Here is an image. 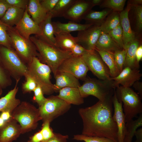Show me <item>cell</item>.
Here are the masks:
<instances>
[{"mask_svg": "<svg viewBox=\"0 0 142 142\" xmlns=\"http://www.w3.org/2000/svg\"><path fill=\"white\" fill-rule=\"evenodd\" d=\"M113 96L103 101L99 100L91 106L79 109L83 124L82 134L106 138L118 142L117 128L113 118Z\"/></svg>", "mask_w": 142, "mask_h": 142, "instance_id": "6da1fadb", "label": "cell"}, {"mask_svg": "<svg viewBox=\"0 0 142 142\" xmlns=\"http://www.w3.org/2000/svg\"><path fill=\"white\" fill-rule=\"evenodd\" d=\"M30 39L36 46L40 55L38 58L48 65L54 75L58 68L65 60L72 56L70 51L62 50L40 39L36 36Z\"/></svg>", "mask_w": 142, "mask_h": 142, "instance_id": "7a4b0ae2", "label": "cell"}, {"mask_svg": "<svg viewBox=\"0 0 142 142\" xmlns=\"http://www.w3.org/2000/svg\"><path fill=\"white\" fill-rule=\"evenodd\" d=\"M0 66L16 82H19L27 73V65L15 50L2 45H0Z\"/></svg>", "mask_w": 142, "mask_h": 142, "instance_id": "3957f363", "label": "cell"}, {"mask_svg": "<svg viewBox=\"0 0 142 142\" xmlns=\"http://www.w3.org/2000/svg\"><path fill=\"white\" fill-rule=\"evenodd\" d=\"M12 117L20 125L23 134L34 130L42 120L38 108L30 103L23 101L13 110Z\"/></svg>", "mask_w": 142, "mask_h": 142, "instance_id": "277c9868", "label": "cell"}, {"mask_svg": "<svg viewBox=\"0 0 142 142\" xmlns=\"http://www.w3.org/2000/svg\"><path fill=\"white\" fill-rule=\"evenodd\" d=\"M117 98L123 104L126 123L133 119L142 113V98L129 87L119 85L115 88Z\"/></svg>", "mask_w": 142, "mask_h": 142, "instance_id": "5b68a950", "label": "cell"}, {"mask_svg": "<svg viewBox=\"0 0 142 142\" xmlns=\"http://www.w3.org/2000/svg\"><path fill=\"white\" fill-rule=\"evenodd\" d=\"M27 74L42 89L44 94L50 95L54 92V85L50 80L51 70L47 65L36 57L27 65Z\"/></svg>", "mask_w": 142, "mask_h": 142, "instance_id": "8992f818", "label": "cell"}, {"mask_svg": "<svg viewBox=\"0 0 142 142\" xmlns=\"http://www.w3.org/2000/svg\"><path fill=\"white\" fill-rule=\"evenodd\" d=\"M5 24L12 48L24 62L27 65L33 57H36L39 58V54L30 39H26L22 36L13 26Z\"/></svg>", "mask_w": 142, "mask_h": 142, "instance_id": "52a82bcc", "label": "cell"}, {"mask_svg": "<svg viewBox=\"0 0 142 142\" xmlns=\"http://www.w3.org/2000/svg\"><path fill=\"white\" fill-rule=\"evenodd\" d=\"M84 81L83 84L78 87L83 98L92 95L102 101L114 94L115 88L113 86L111 79L105 80L86 77Z\"/></svg>", "mask_w": 142, "mask_h": 142, "instance_id": "ba28073f", "label": "cell"}, {"mask_svg": "<svg viewBox=\"0 0 142 142\" xmlns=\"http://www.w3.org/2000/svg\"><path fill=\"white\" fill-rule=\"evenodd\" d=\"M71 105L58 97L52 95L47 98L44 103L38 108L43 123L51 122L58 117L67 112Z\"/></svg>", "mask_w": 142, "mask_h": 142, "instance_id": "9c48e42d", "label": "cell"}, {"mask_svg": "<svg viewBox=\"0 0 142 142\" xmlns=\"http://www.w3.org/2000/svg\"><path fill=\"white\" fill-rule=\"evenodd\" d=\"M95 50L86 54L82 57L89 70L99 79L111 80L109 69L100 57Z\"/></svg>", "mask_w": 142, "mask_h": 142, "instance_id": "30bf717a", "label": "cell"}, {"mask_svg": "<svg viewBox=\"0 0 142 142\" xmlns=\"http://www.w3.org/2000/svg\"><path fill=\"white\" fill-rule=\"evenodd\" d=\"M88 68L82 56H72L64 60L60 65L57 71L68 73L78 79L84 80L87 77Z\"/></svg>", "mask_w": 142, "mask_h": 142, "instance_id": "8fae6325", "label": "cell"}, {"mask_svg": "<svg viewBox=\"0 0 142 142\" xmlns=\"http://www.w3.org/2000/svg\"><path fill=\"white\" fill-rule=\"evenodd\" d=\"M102 33L100 26L93 25L87 29L78 32L77 43L86 49L95 50L96 44Z\"/></svg>", "mask_w": 142, "mask_h": 142, "instance_id": "7c38bea8", "label": "cell"}, {"mask_svg": "<svg viewBox=\"0 0 142 142\" xmlns=\"http://www.w3.org/2000/svg\"><path fill=\"white\" fill-rule=\"evenodd\" d=\"M93 7L91 0H76L63 17L70 21L77 23L83 19Z\"/></svg>", "mask_w": 142, "mask_h": 142, "instance_id": "4fadbf2b", "label": "cell"}, {"mask_svg": "<svg viewBox=\"0 0 142 142\" xmlns=\"http://www.w3.org/2000/svg\"><path fill=\"white\" fill-rule=\"evenodd\" d=\"M142 76L139 69L125 67L117 76L111 78L113 86L115 88L120 85L130 87L135 82L139 81Z\"/></svg>", "mask_w": 142, "mask_h": 142, "instance_id": "5bb4252c", "label": "cell"}, {"mask_svg": "<svg viewBox=\"0 0 142 142\" xmlns=\"http://www.w3.org/2000/svg\"><path fill=\"white\" fill-rule=\"evenodd\" d=\"M14 27L21 35L27 39H29L32 34H34L38 37L41 34L39 25L31 18L27 8L22 18Z\"/></svg>", "mask_w": 142, "mask_h": 142, "instance_id": "9a60e30c", "label": "cell"}, {"mask_svg": "<svg viewBox=\"0 0 142 142\" xmlns=\"http://www.w3.org/2000/svg\"><path fill=\"white\" fill-rule=\"evenodd\" d=\"M115 90L112 99L113 104L114 108V114L113 115V118L116 123L117 128L118 142H124L126 123L122 107V103L118 101Z\"/></svg>", "mask_w": 142, "mask_h": 142, "instance_id": "2e32d148", "label": "cell"}, {"mask_svg": "<svg viewBox=\"0 0 142 142\" xmlns=\"http://www.w3.org/2000/svg\"><path fill=\"white\" fill-rule=\"evenodd\" d=\"M22 134L20 125L12 118L0 128V142H13Z\"/></svg>", "mask_w": 142, "mask_h": 142, "instance_id": "e0dca14e", "label": "cell"}, {"mask_svg": "<svg viewBox=\"0 0 142 142\" xmlns=\"http://www.w3.org/2000/svg\"><path fill=\"white\" fill-rule=\"evenodd\" d=\"M131 6L128 3L126 8L119 13L120 24L123 35L124 49L135 39V35L131 27L128 17L129 12Z\"/></svg>", "mask_w": 142, "mask_h": 142, "instance_id": "ac0fdd59", "label": "cell"}, {"mask_svg": "<svg viewBox=\"0 0 142 142\" xmlns=\"http://www.w3.org/2000/svg\"><path fill=\"white\" fill-rule=\"evenodd\" d=\"M54 77L55 80L54 84V92H59L64 88H78L80 85L79 79L68 73L57 71Z\"/></svg>", "mask_w": 142, "mask_h": 142, "instance_id": "d6986e66", "label": "cell"}, {"mask_svg": "<svg viewBox=\"0 0 142 142\" xmlns=\"http://www.w3.org/2000/svg\"><path fill=\"white\" fill-rule=\"evenodd\" d=\"M52 18L50 12L47 13L45 19L39 24L41 30L40 35L39 36H36L44 41L57 47L54 35V27L52 21Z\"/></svg>", "mask_w": 142, "mask_h": 142, "instance_id": "ffe728a7", "label": "cell"}, {"mask_svg": "<svg viewBox=\"0 0 142 142\" xmlns=\"http://www.w3.org/2000/svg\"><path fill=\"white\" fill-rule=\"evenodd\" d=\"M18 82H16L14 88L4 96L0 98V112L7 111L12 113L21 103L20 100L16 97L19 89L18 86Z\"/></svg>", "mask_w": 142, "mask_h": 142, "instance_id": "44dd1931", "label": "cell"}, {"mask_svg": "<svg viewBox=\"0 0 142 142\" xmlns=\"http://www.w3.org/2000/svg\"><path fill=\"white\" fill-rule=\"evenodd\" d=\"M57 96L68 104L79 105L84 103L78 88L68 87L60 90Z\"/></svg>", "mask_w": 142, "mask_h": 142, "instance_id": "7402d4cb", "label": "cell"}, {"mask_svg": "<svg viewBox=\"0 0 142 142\" xmlns=\"http://www.w3.org/2000/svg\"><path fill=\"white\" fill-rule=\"evenodd\" d=\"M54 34L70 33L74 31H80L85 30L93 25L91 24H82L69 21L67 23L59 22H52Z\"/></svg>", "mask_w": 142, "mask_h": 142, "instance_id": "603a6c76", "label": "cell"}, {"mask_svg": "<svg viewBox=\"0 0 142 142\" xmlns=\"http://www.w3.org/2000/svg\"><path fill=\"white\" fill-rule=\"evenodd\" d=\"M113 54L122 50L108 34L102 32L96 44L95 49Z\"/></svg>", "mask_w": 142, "mask_h": 142, "instance_id": "cb8c5ba5", "label": "cell"}, {"mask_svg": "<svg viewBox=\"0 0 142 142\" xmlns=\"http://www.w3.org/2000/svg\"><path fill=\"white\" fill-rule=\"evenodd\" d=\"M27 9L32 19L39 25L45 19L47 13L41 5L40 0H29Z\"/></svg>", "mask_w": 142, "mask_h": 142, "instance_id": "d4e9b609", "label": "cell"}, {"mask_svg": "<svg viewBox=\"0 0 142 142\" xmlns=\"http://www.w3.org/2000/svg\"><path fill=\"white\" fill-rule=\"evenodd\" d=\"M25 10L10 6L0 20L6 25L12 26H16L22 18Z\"/></svg>", "mask_w": 142, "mask_h": 142, "instance_id": "484cf974", "label": "cell"}, {"mask_svg": "<svg viewBox=\"0 0 142 142\" xmlns=\"http://www.w3.org/2000/svg\"><path fill=\"white\" fill-rule=\"evenodd\" d=\"M54 35L57 46L62 50L70 51L77 43L76 37L73 36L70 33H55Z\"/></svg>", "mask_w": 142, "mask_h": 142, "instance_id": "4316f807", "label": "cell"}, {"mask_svg": "<svg viewBox=\"0 0 142 142\" xmlns=\"http://www.w3.org/2000/svg\"><path fill=\"white\" fill-rule=\"evenodd\" d=\"M108 67L111 78L117 76L120 72L115 60L113 54L106 52L95 49Z\"/></svg>", "mask_w": 142, "mask_h": 142, "instance_id": "83f0119b", "label": "cell"}, {"mask_svg": "<svg viewBox=\"0 0 142 142\" xmlns=\"http://www.w3.org/2000/svg\"><path fill=\"white\" fill-rule=\"evenodd\" d=\"M139 45V41L135 38L127 47L126 49V56L123 68L129 67L132 68L139 69L136 64V53Z\"/></svg>", "mask_w": 142, "mask_h": 142, "instance_id": "f1b7e54d", "label": "cell"}, {"mask_svg": "<svg viewBox=\"0 0 142 142\" xmlns=\"http://www.w3.org/2000/svg\"><path fill=\"white\" fill-rule=\"evenodd\" d=\"M111 11L109 9L98 11L91 10L85 15L83 19L87 22V24L100 26L99 24H101L104 21Z\"/></svg>", "mask_w": 142, "mask_h": 142, "instance_id": "f546056e", "label": "cell"}, {"mask_svg": "<svg viewBox=\"0 0 142 142\" xmlns=\"http://www.w3.org/2000/svg\"><path fill=\"white\" fill-rule=\"evenodd\" d=\"M120 23L119 13L113 11L100 26L102 32L108 34Z\"/></svg>", "mask_w": 142, "mask_h": 142, "instance_id": "4dcf8cb0", "label": "cell"}, {"mask_svg": "<svg viewBox=\"0 0 142 142\" xmlns=\"http://www.w3.org/2000/svg\"><path fill=\"white\" fill-rule=\"evenodd\" d=\"M142 126V114L135 120L132 119L126 123L124 142H132L133 138L137 129Z\"/></svg>", "mask_w": 142, "mask_h": 142, "instance_id": "1f68e13d", "label": "cell"}, {"mask_svg": "<svg viewBox=\"0 0 142 142\" xmlns=\"http://www.w3.org/2000/svg\"><path fill=\"white\" fill-rule=\"evenodd\" d=\"M76 0H59L50 12L52 18L63 17L64 15Z\"/></svg>", "mask_w": 142, "mask_h": 142, "instance_id": "d6a6232c", "label": "cell"}, {"mask_svg": "<svg viewBox=\"0 0 142 142\" xmlns=\"http://www.w3.org/2000/svg\"><path fill=\"white\" fill-rule=\"evenodd\" d=\"M126 0H105L100 5L101 7L107 8L113 11L120 12L124 10Z\"/></svg>", "mask_w": 142, "mask_h": 142, "instance_id": "836d02e7", "label": "cell"}, {"mask_svg": "<svg viewBox=\"0 0 142 142\" xmlns=\"http://www.w3.org/2000/svg\"><path fill=\"white\" fill-rule=\"evenodd\" d=\"M108 34L121 49H124L123 31L120 23Z\"/></svg>", "mask_w": 142, "mask_h": 142, "instance_id": "e575fe53", "label": "cell"}, {"mask_svg": "<svg viewBox=\"0 0 142 142\" xmlns=\"http://www.w3.org/2000/svg\"><path fill=\"white\" fill-rule=\"evenodd\" d=\"M0 45L9 48H12L10 37L6 25L0 19Z\"/></svg>", "mask_w": 142, "mask_h": 142, "instance_id": "d590c367", "label": "cell"}, {"mask_svg": "<svg viewBox=\"0 0 142 142\" xmlns=\"http://www.w3.org/2000/svg\"><path fill=\"white\" fill-rule=\"evenodd\" d=\"M73 139L85 142H115L109 138L97 136H87L82 134L75 135Z\"/></svg>", "mask_w": 142, "mask_h": 142, "instance_id": "8d00e7d4", "label": "cell"}, {"mask_svg": "<svg viewBox=\"0 0 142 142\" xmlns=\"http://www.w3.org/2000/svg\"><path fill=\"white\" fill-rule=\"evenodd\" d=\"M24 77L25 81L22 83L21 87L23 93L26 94L33 91L37 86L36 83L27 73Z\"/></svg>", "mask_w": 142, "mask_h": 142, "instance_id": "74e56055", "label": "cell"}, {"mask_svg": "<svg viewBox=\"0 0 142 142\" xmlns=\"http://www.w3.org/2000/svg\"><path fill=\"white\" fill-rule=\"evenodd\" d=\"M12 83L11 77L4 69L0 66V86L4 89L11 86Z\"/></svg>", "mask_w": 142, "mask_h": 142, "instance_id": "f35d334b", "label": "cell"}, {"mask_svg": "<svg viewBox=\"0 0 142 142\" xmlns=\"http://www.w3.org/2000/svg\"><path fill=\"white\" fill-rule=\"evenodd\" d=\"M126 54V50L124 49L117 50L113 54L115 62L120 72L123 69Z\"/></svg>", "mask_w": 142, "mask_h": 142, "instance_id": "ab89813d", "label": "cell"}, {"mask_svg": "<svg viewBox=\"0 0 142 142\" xmlns=\"http://www.w3.org/2000/svg\"><path fill=\"white\" fill-rule=\"evenodd\" d=\"M50 123L48 121L43 123L40 130L43 137V142L48 140L54 135V133L50 126Z\"/></svg>", "mask_w": 142, "mask_h": 142, "instance_id": "60d3db41", "label": "cell"}, {"mask_svg": "<svg viewBox=\"0 0 142 142\" xmlns=\"http://www.w3.org/2000/svg\"><path fill=\"white\" fill-rule=\"evenodd\" d=\"M34 96L33 100L39 106L43 104L47 99L44 96V94L40 87L37 85L33 91Z\"/></svg>", "mask_w": 142, "mask_h": 142, "instance_id": "b9f144b4", "label": "cell"}, {"mask_svg": "<svg viewBox=\"0 0 142 142\" xmlns=\"http://www.w3.org/2000/svg\"><path fill=\"white\" fill-rule=\"evenodd\" d=\"M70 51L72 52V56L79 57L82 56L86 54L93 51L88 50L80 45L77 43L72 48Z\"/></svg>", "mask_w": 142, "mask_h": 142, "instance_id": "7bdbcfd3", "label": "cell"}, {"mask_svg": "<svg viewBox=\"0 0 142 142\" xmlns=\"http://www.w3.org/2000/svg\"><path fill=\"white\" fill-rule=\"evenodd\" d=\"M10 6L25 10L27 7L29 0H5Z\"/></svg>", "mask_w": 142, "mask_h": 142, "instance_id": "ee69618b", "label": "cell"}, {"mask_svg": "<svg viewBox=\"0 0 142 142\" xmlns=\"http://www.w3.org/2000/svg\"><path fill=\"white\" fill-rule=\"evenodd\" d=\"M135 15L137 28L139 31L142 28V6L139 5L135 6Z\"/></svg>", "mask_w": 142, "mask_h": 142, "instance_id": "f6af8a7d", "label": "cell"}, {"mask_svg": "<svg viewBox=\"0 0 142 142\" xmlns=\"http://www.w3.org/2000/svg\"><path fill=\"white\" fill-rule=\"evenodd\" d=\"M59 0H40V4L47 13L50 12L54 8Z\"/></svg>", "mask_w": 142, "mask_h": 142, "instance_id": "bcb514c9", "label": "cell"}, {"mask_svg": "<svg viewBox=\"0 0 142 142\" xmlns=\"http://www.w3.org/2000/svg\"><path fill=\"white\" fill-rule=\"evenodd\" d=\"M69 136L60 134L54 133V136L48 140L44 142H67Z\"/></svg>", "mask_w": 142, "mask_h": 142, "instance_id": "7dc6e473", "label": "cell"}, {"mask_svg": "<svg viewBox=\"0 0 142 142\" xmlns=\"http://www.w3.org/2000/svg\"><path fill=\"white\" fill-rule=\"evenodd\" d=\"M28 142H43V137L40 130L31 136Z\"/></svg>", "mask_w": 142, "mask_h": 142, "instance_id": "c3c4849f", "label": "cell"}, {"mask_svg": "<svg viewBox=\"0 0 142 142\" xmlns=\"http://www.w3.org/2000/svg\"><path fill=\"white\" fill-rule=\"evenodd\" d=\"M10 6L5 0H0V19L3 16Z\"/></svg>", "mask_w": 142, "mask_h": 142, "instance_id": "681fc988", "label": "cell"}, {"mask_svg": "<svg viewBox=\"0 0 142 142\" xmlns=\"http://www.w3.org/2000/svg\"><path fill=\"white\" fill-rule=\"evenodd\" d=\"M142 59V45H139L138 47L136 53V65L139 68V63Z\"/></svg>", "mask_w": 142, "mask_h": 142, "instance_id": "f907efd6", "label": "cell"}, {"mask_svg": "<svg viewBox=\"0 0 142 142\" xmlns=\"http://www.w3.org/2000/svg\"><path fill=\"white\" fill-rule=\"evenodd\" d=\"M133 87L138 92V94L142 98V82L139 81L135 82L133 85Z\"/></svg>", "mask_w": 142, "mask_h": 142, "instance_id": "816d5d0a", "label": "cell"}, {"mask_svg": "<svg viewBox=\"0 0 142 142\" xmlns=\"http://www.w3.org/2000/svg\"><path fill=\"white\" fill-rule=\"evenodd\" d=\"M1 112L0 116L4 121H7L12 118V113L10 112L5 111Z\"/></svg>", "mask_w": 142, "mask_h": 142, "instance_id": "f5cc1de1", "label": "cell"}, {"mask_svg": "<svg viewBox=\"0 0 142 142\" xmlns=\"http://www.w3.org/2000/svg\"><path fill=\"white\" fill-rule=\"evenodd\" d=\"M136 139L135 142H142V128H140L136 131L135 135Z\"/></svg>", "mask_w": 142, "mask_h": 142, "instance_id": "db71d44e", "label": "cell"}, {"mask_svg": "<svg viewBox=\"0 0 142 142\" xmlns=\"http://www.w3.org/2000/svg\"><path fill=\"white\" fill-rule=\"evenodd\" d=\"M142 1L141 0H132L129 3L131 7L134 6L135 7L137 6L141 5L142 4Z\"/></svg>", "mask_w": 142, "mask_h": 142, "instance_id": "11a10c76", "label": "cell"}, {"mask_svg": "<svg viewBox=\"0 0 142 142\" xmlns=\"http://www.w3.org/2000/svg\"><path fill=\"white\" fill-rule=\"evenodd\" d=\"M91 1L92 3L94 6L96 5H100L103 1L102 0H92Z\"/></svg>", "mask_w": 142, "mask_h": 142, "instance_id": "9f6ffc18", "label": "cell"}, {"mask_svg": "<svg viewBox=\"0 0 142 142\" xmlns=\"http://www.w3.org/2000/svg\"><path fill=\"white\" fill-rule=\"evenodd\" d=\"M5 121L0 116V128L4 125Z\"/></svg>", "mask_w": 142, "mask_h": 142, "instance_id": "6f0895ef", "label": "cell"}, {"mask_svg": "<svg viewBox=\"0 0 142 142\" xmlns=\"http://www.w3.org/2000/svg\"><path fill=\"white\" fill-rule=\"evenodd\" d=\"M2 88L1 87V86H0V97L1 95H2Z\"/></svg>", "mask_w": 142, "mask_h": 142, "instance_id": "680465c9", "label": "cell"}, {"mask_svg": "<svg viewBox=\"0 0 142 142\" xmlns=\"http://www.w3.org/2000/svg\"><path fill=\"white\" fill-rule=\"evenodd\" d=\"M27 142H28L27 141Z\"/></svg>", "mask_w": 142, "mask_h": 142, "instance_id": "91938a15", "label": "cell"}]
</instances>
